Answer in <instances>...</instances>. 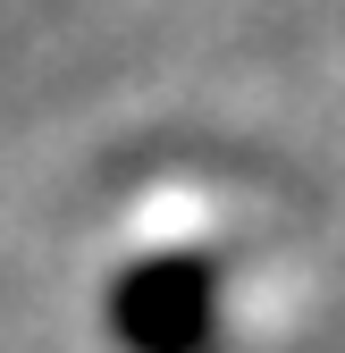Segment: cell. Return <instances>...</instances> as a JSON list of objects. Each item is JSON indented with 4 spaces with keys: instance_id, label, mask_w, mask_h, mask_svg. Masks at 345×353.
I'll return each instance as SVG.
<instances>
[{
    "instance_id": "obj_1",
    "label": "cell",
    "mask_w": 345,
    "mask_h": 353,
    "mask_svg": "<svg viewBox=\"0 0 345 353\" xmlns=\"http://www.w3.org/2000/svg\"><path fill=\"white\" fill-rule=\"evenodd\" d=\"M228 278L210 252H144L101 286V328L118 353H210Z\"/></svg>"
}]
</instances>
